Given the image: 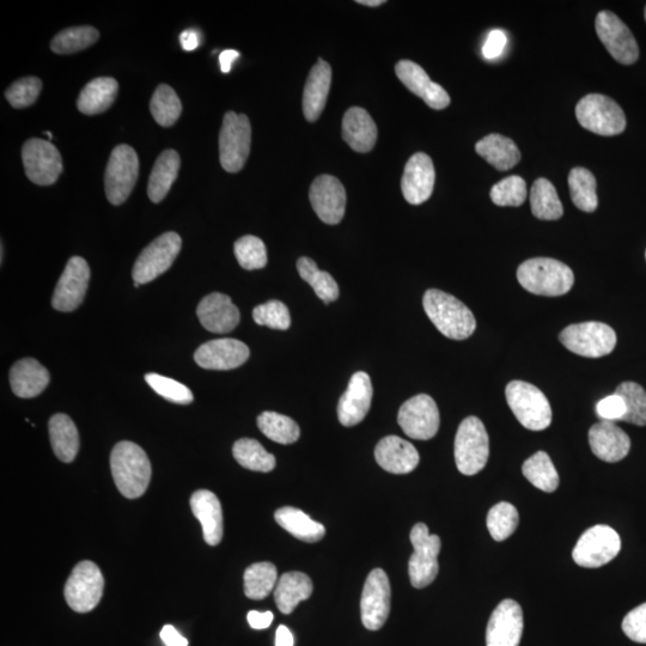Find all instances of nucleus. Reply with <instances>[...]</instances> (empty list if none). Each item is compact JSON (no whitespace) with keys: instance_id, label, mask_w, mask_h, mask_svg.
<instances>
[{"instance_id":"a19ab883","label":"nucleus","mask_w":646,"mask_h":646,"mask_svg":"<svg viewBox=\"0 0 646 646\" xmlns=\"http://www.w3.org/2000/svg\"><path fill=\"white\" fill-rule=\"evenodd\" d=\"M233 454L242 467L254 472L268 473L276 467V457L252 438H241L237 441L234 444Z\"/></svg>"},{"instance_id":"393cba45","label":"nucleus","mask_w":646,"mask_h":646,"mask_svg":"<svg viewBox=\"0 0 646 646\" xmlns=\"http://www.w3.org/2000/svg\"><path fill=\"white\" fill-rule=\"evenodd\" d=\"M591 452L600 460L615 463L624 460L630 453L631 440L626 432L614 422L601 420L589 430Z\"/></svg>"},{"instance_id":"338daca9","label":"nucleus","mask_w":646,"mask_h":646,"mask_svg":"<svg viewBox=\"0 0 646 646\" xmlns=\"http://www.w3.org/2000/svg\"><path fill=\"white\" fill-rule=\"evenodd\" d=\"M3 260H4V246H3V243H2V262H3Z\"/></svg>"},{"instance_id":"f03ea898","label":"nucleus","mask_w":646,"mask_h":646,"mask_svg":"<svg viewBox=\"0 0 646 646\" xmlns=\"http://www.w3.org/2000/svg\"><path fill=\"white\" fill-rule=\"evenodd\" d=\"M423 306L426 315L444 337L465 340L475 332L477 321L466 304L441 290L425 292Z\"/></svg>"},{"instance_id":"79ce46f5","label":"nucleus","mask_w":646,"mask_h":646,"mask_svg":"<svg viewBox=\"0 0 646 646\" xmlns=\"http://www.w3.org/2000/svg\"><path fill=\"white\" fill-rule=\"evenodd\" d=\"M245 594L248 599L264 600L278 583V571L272 563H255L245 571Z\"/></svg>"},{"instance_id":"7ed1b4c3","label":"nucleus","mask_w":646,"mask_h":646,"mask_svg":"<svg viewBox=\"0 0 646 646\" xmlns=\"http://www.w3.org/2000/svg\"><path fill=\"white\" fill-rule=\"evenodd\" d=\"M518 282L530 294L558 297L568 294L575 283L574 272L564 262L550 258L524 261L517 270Z\"/></svg>"},{"instance_id":"9d476101","label":"nucleus","mask_w":646,"mask_h":646,"mask_svg":"<svg viewBox=\"0 0 646 646\" xmlns=\"http://www.w3.org/2000/svg\"><path fill=\"white\" fill-rule=\"evenodd\" d=\"M139 174V158L130 145H118L109 157L105 175L109 203L118 206L129 199Z\"/></svg>"},{"instance_id":"423d86ee","label":"nucleus","mask_w":646,"mask_h":646,"mask_svg":"<svg viewBox=\"0 0 646 646\" xmlns=\"http://www.w3.org/2000/svg\"><path fill=\"white\" fill-rule=\"evenodd\" d=\"M252 126L245 114L228 112L219 133V160L225 172L237 173L245 167L251 152Z\"/></svg>"},{"instance_id":"f704fd0d","label":"nucleus","mask_w":646,"mask_h":646,"mask_svg":"<svg viewBox=\"0 0 646 646\" xmlns=\"http://www.w3.org/2000/svg\"><path fill=\"white\" fill-rule=\"evenodd\" d=\"M180 164V156L175 150L168 149L158 156L148 185V195L152 203H161L167 197L178 178Z\"/></svg>"},{"instance_id":"ddd939ff","label":"nucleus","mask_w":646,"mask_h":646,"mask_svg":"<svg viewBox=\"0 0 646 646\" xmlns=\"http://www.w3.org/2000/svg\"><path fill=\"white\" fill-rule=\"evenodd\" d=\"M620 550L619 534L613 528L599 524L582 534L572 551V558L582 568L597 569L612 562Z\"/></svg>"},{"instance_id":"412c9836","label":"nucleus","mask_w":646,"mask_h":646,"mask_svg":"<svg viewBox=\"0 0 646 646\" xmlns=\"http://www.w3.org/2000/svg\"><path fill=\"white\" fill-rule=\"evenodd\" d=\"M248 346L237 339L207 341L194 353L195 362L207 370H233L248 361Z\"/></svg>"},{"instance_id":"bf43d9fd","label":"nucleus","mask_w":646,"mask_h":646,"mask_svg":"<svg viewBox=\"0 0 646 646\" xmlns=\"http://www.w3.org/2000/svg\"><path fill=\"white\" fill-rule=\"evenodd\" d=\"M274 615L272 612L251 611L247 615L249 625L254 630L268 629L273 623Z\"/></svg>"},{"instance_id":"a18cd8bd","label":"nucleus","mask_w":646,"mask_h":646,"mask_svg":"<svg viewBox=\"0 0 646 646\" xmlns=\"http://www.w3.org/2000/svg\"><path fill=\"white\" fill-rule=\"evenodd\" d=\"M150 111L156 123L163 127L173 126L179 120L182 105L174 89L167 84H161L152 95Z\"/></svg>"},{"instance_id":"72a5a7b5","label":"nucleus","mask_w":646,"mask_h":646,"mask_svg":"<svg viewBox=\"0 0 646 646\" xmlns=\"http://www.w3.org/2000/svg\"><path fill=\"white\" fill-rule=\"evenodd\" d=\"M477 154L501 172L513 169L521 161V152L510 138L490 134L475 145Z\"/></svg>"},{"instance_id":"c756f323","label":"nucleus","mask_w":646,"mask_h":646,"mask_svg":"<svg viewBox=\"0 0 646 646\" xmlns=\"http://www.w3.org/2000/svg\"><path fill=\"white\" fill-rule=\"evenodd\" d=\"M50 380V373L34 358L21 359L14 364L10 371L12 392L22 399L35 398L40 395Z\"/></svg>"},{"instance_id":"6e6d98bb","label":"nucleus","mask_w":646,"mask_h":646,"mask_svg":"<svg viewBox=\"0 0 646 646\" xmlns=\"http://www.w3.org/2000/svg\"><path fill=\"white\" fill-rule=\"evenodd\" d=\"M621 627L631 641L646 644V602L632 609L624 618Z\"/></svg>"},{"instance_id":"c9c22d12","label":"nucleus","mask_w":646,"mask_h":646,"mask_svg":"<svg viewBox=\"0 0 646 646\" xmlns=\"http://www.w3.org/2000/svg\"><path fill=\"white\" fill-rule=\"evenodd\" d=\"M274 518L286 532L309 544L322 540L326 534L323 524L314 521L300 509L284 507L276 511Z\"/></svg>"},{"instance_id":"052dcab7","label":"nucleus","mask_w":646,"mask_h":646,"mask_svg":"<svg viewBox=\"0 0 646 646\" xmlns=\"http://www.w3.org/2000/svg\"><path fill=\"white\" fill-rule=\"evenodd\" d=\"M160 636L163 643L167 646H188L187 639L182 637L178 630H176L172 625L164 626Z\"/></svg>"},{"instance_id":"6ab92c4d","label":"nucleus","mask_w":646,"mask_h":646,"mask_svg":"<svg viewBox=\"0 0 646 646\" xmlns=\"http://www.w3.org/2000/svg\"><path fill=\"white\" fill-rule=\"evenodd\" d=\"M310 203L323 223L339 224L346 210V191L341 182L332 175H321L310 187Z\"/></svg>"},{"instance_id":"37998d69","label":"nucleus","mask_w":646,"mask_h":646,"mask_svg":"<svg viewBox=\"0 0 646 646\" xmlns=\"http://www.w3.org/2000/svg\"><path fill=\"white\" fill-rule=\"evenodd\" d=\"M571 200L578 209L594 212L599 206L596 194V179L593 173L585 168H574L569 175Z\"/></svg>"},{"instance_id":"a211bd4d","label":"nucleus","mask_w":646,"mask_h":646,"mask_svg":"<svg viewBox=\"0 0 646 646\" xmlns=\"http://www.w3.org/2000/svg\"><path fill=\"white\" fill-rule=\"evenodd\" d=\"M90 282L88 262L81 257H72L60 277L52 298V306L58 312L69 313L84 301Z\"/></svg>"},{"instance_id":"dca6fc26","label":"nucleus","mask_w":646,"mask_h":646,"mask_svg":"<svg viewBox=\"0 0 646 646\" xmlns=\"http://www.w3.org/2000/svg\"><path fill=\"white\" fill-rule=\"evenodd\" d=\"M595 28L603 46L618 63L635 64L639 47L635 36L620 18L609 11H601L596 17Z\"/></svg>"},{"instance_id":"e433bc0d","label":"nucleus","mask_w":646,"mask_h":646,"mask_svg":"<svg viewBox=\"0 0 646 646\" xmlns=\"http://www.w3.org/2000/svg\"><path fill=\"white\" fill-rule=\"evenodd\" d=\"M50 438L54 454L60 461L70 463L79 450V434L75 423L66 414H56L50 420Z\"/></svg>"},{"instance_id":"864d4df0","label":"nucleus","mask_w":646,"mask_h":646,"mask_svg":"<svg viewBox=\"0 0 646 646\" xmlns=\"http://www.w3.org/2000/svg\"><path fill=\"white\" fill-rule=\"evenodd\" d=\"M253 319L259 326H267L278 331H286L291 326L289 308L280 301L260 304L253 310Z\"/></svg>"},{"instance_id":"4468645a","label":"nucleus","mask_w":646,"mask_h":646,"mask_svg":"<svg viewBox=\"0 0 646 646\" xmlns=\"http://www.w3.org/2000/svg\"><path fill=\"white\" fill-rule=\"evenodd\" d=\"M22 160L28 179L39 186L56 184L63 173V158L51 142L32 138L24 143Z\"/></svg>"},{"instance_id":"c03bdc74","label":"nucleus","mask_w":646,"mask_h":646,"mask_svg":"<svg viewBox=\"0 0 646 646\" xmlns=\"http://www.w3.org/2000/svg\"><path fill=\"white\" fill-rule=\"evenodd\" d=\"M258 426L262 434L271 441L280 444H292L300 438V426L294 419L277 412H264L258 417Z\"/></svg>"},{"instance_id":"39448f33","label":"nucleus","mask_w":646,"mask_h":646,"mask_svg":"<svg viewBox=\"0 0 646 646\" xmlns=\"http://www.w3.org/2000/svg\"><path fill=\"white\" fill-rule=\"evenodd\" d=\"M490 456V440L485 425L477 417H468L459 426L455 437V462L462 474L483 471Z\"/></svg>"},{"instance_id":"13d9d810","label":"nucleus","mask_w":646,"mask_h":646,"mask_svg":"<svg viewBox=\"0 0 646 646\" xmlns=\"http://www.w3.org/2000/svg\"><path fill=\"white\" fill-rule=\"evenodd\" d=\"M508 44V36L503 30H492L487 36L483 47V54L486 59L495 60L502 56Z\"/></svg>"},{"instance_id":"09e8293b","label":"nucleus","mask_w":646,"mask_h":646,"mask_svg":"<svg viewBox=\"0 0 646 646\" xmlns=\"http://www.w3.org/2000/svg\"><path fill=\"white\" fill-rule=\"evenodd\" d=\"M615 393L625 402L626 414L623 422L637 426H646V392L636 382H624Z\"/></svg>"},{"instance_id":"0e129e2a","label":"nucleus","mask_w":646,"mask_h":646,"mask_svg":"<svg viewBox=\"0 0 646 646\" xmlns=\"http://www.w3.org/2000/svg\"><path fill=\"white\" fill-rule=\"evenodd\" d=\"M239 57H240V53L234 50H228V51L222 52L221 56H219V64H221L222 72L229 73L231 70V66H233V63Z\"/></svg>"},{"instance_id":"58836bf2","label":"nucleus","mask_w":646,"mask_h":646,"mask_svg":"<svg viewBox=\"0 0 646 646\" xmlns=\"http://www.w3.org/2000/svg\"><path fill=\"white\" fill-rule=\"evenodd\" d=\"M522 472L524 477L536 489L552 493L557 491L559 486V474L554 467L551 457L545 452H538L523 463Z\"/></svg>"},{"instance_id":"680f3d73","label":"nucleus","mask_w":646,"mask_h":646,"mask_svg":"<svg viewBox=\"0 0 646 646\" xmlns=\"http://www.w3.org/2000/svg\"><path fill=\"white\" fill-rule=\"evenodd\" d=\"M180 41L185 51L192 52L199 47V34L193 29L185 30L180 36Z\"/></svg>"},{"instance_id":"5fc2aeb1","label":"nucleus","mask_w":646,"mask_h":646,"mask_svg":"<svg viewBox=\"0 0 646 646\" xmlns=\"http://www.w3.org/2000/svg\"><path fill=\"white\" fill-rule=\"evenodd\" d=\"M41 89L42 82L38 77L21 78L10 85L5 91V97L14 108H27L38 100Z\"/></svg>"},{"instance_id":"6e6552de","label":"nucleus","mask_w":646,"mask_h":646,"mask_svg":"<svg viewBox=\"0 0 646 646\" xmlns=\"http://www.w3.org/2000/svg\"><path fill=\"white\" fill-rule=\"evenodd\" d=\"M576 117L585 130L600 136H617L626 129L623 109L617 102L601 94L583 97L576 106Z\"/></svg>"},{"instance_id":"aec40b11","label":"nucleus","mask_w":646,"mask_h":646,"mask_svg":"<svg viewBox=\"0 0 646 646\" xmlns=\"http://www.w3.org/2000/svg\"><path fill=\"white\" fill-rule=\"evenodd\" d=\"M522 608L514 600H504L493 611L486 629V646H518L523 635Z\"/></svg>"},{"instance_id":"cd10ccee","label":"nucleus","mask_w":646,"mask_h":646,"mask_svg":"<svg viewBox=\"0 0 646 646\" xmlns=\"http://www.w3.org/2000/svg\"><path fill=\"white\" fill-rule=\"evenodd\" d=\"M191 509L203 527L207 545L217 546L223 539V511L221 502L211 491L199 490L191 497Z\"/></svg>"},{"instance_id":"0eeeda50","label":"nucleus","mask_w":646,"mask_h":646,"mask_svg":"<svg viewBox=\"0 0 646 646\" xmlns=\"http://www.w3.org/2000/svg\"><path fill=\"white\" fill-rule=\"evenodd\" d=\"M560 343L575 355L601 358L617 345L614 329L602 322H582L566 327L559 335Z\"/></svg>"},{"instance_id":"f3484780","label":"nucleus","mask_w":646,"mask_h":646,"mask_svg":"<svg viewBox=\"0 0 646 646\" xmlns=\"http://www.w3.org/2000/svg\"><path fill=\"white\" fill-rule=\"evenodd\" d=\"M390 583L388 576L382 569H375L370 572L365 581L361 613L365 629L377 631L386 624L390 612Z\"/></svg>"},{"instance_id":"2f4dec72","label":"nucleus","mask_w":646,"mask_h":646,"mask_svg":"<svg viewBox=\"0 0 646 646\" xmlns=\"http://www.w3.org/2000/svg\"><path fill=\"white\" fill-rule=\"evenodd\" d=\"M313 590L314 585L309 576L303 572H286L274 588V600L280 612L290 614L295 611L298 603L312 596Z\"/></svg>"},{"instance_id":"c85d7f7f","label":"nucleus","mask_w":646,"mask_h":646,"mask_svg":"<svg viewBox=\"0 0 646 646\" xmlns=\"http://www.w3.org/2000/svg\"><path fill=\"white\" fill-rule=\"evenodd\" d=\"M332 84V69L325 60L319 59L309 73L303 93V113L310 123L320 118L325 109Z\"/></svg>"},{"instance_id":"bb28decb","label":"nucleus","mask_w":646,"mask_h":646,"mask_svg":"<svg viewBox=\"0 0 646 646\" xmlns=\"http://www.w3.org/2000/svg\"><path fill=\"white\" fill-rule=\"evenodd\" d=\"M375 459L389 473L408 474L417 468L420 456L412 443L398 436H387L377 444Z\"/></svg>"},{"instance_id":"603ef678","label":"nucleus","mask_w":646,"mask_h":646,"mask_svg":"<svg viewBox=\"0 0 646 646\" xmlns=\"http://www.w3.org/2000/svg\"><path fill=\"white\" fill-rule=\"evenodd\" d=\"M145 381L158 395L170 402H174V404L188 405L194 400L190 388L178 381L169 379V377L148 374L145 376Z\"/></svg>"},{"instance_id":"20e7f679","label":"nucleus","mask_w":646,"mask_h":646,"mask_svg":"<svg viewBox=\"0 0 646 646\" xmlns=\"http://www.w3.org/2000/svg\"><path fill=\"white\" fill-rule=\"evenodd\" d=\"M508 405L518 422L532 431L546 430L552 423V408L544 393L530 383L510 382L505 389Z\"/></svg>"},{"instance_id":"e2e57ef3","label":"nucleus","mask_w":646,"mask_h":646,"mask_svg":"<svg viewBox=\"0 0 646 646\" xmlns=\"http://www.w3.org/2000/svg\"><path fill=\"white\" fill-rule=\"evenodd\" d=\"M276 646H295V639L288 627L280 625L276 633Z\"/></svg>"},{"instance_id":"473e14b6","label":"nucleus","mask_w":646,"mask_h":646,"mask_svg":"<svg viewBox=\"0 0 646 646\" xmlns=\"http://www.w3.org/2000/svg\"><path fill=\"white\" fill-rule=\"evenodd\" d=\"M119 84L111 77H100L89 82L79 94L77 107L87 115L105 113L117 99Z\"/></svg>"},{"instance_id":"49530a36","label":"nucleus","mask_w":646,"mask_h":646,"mask_svg":"<svg viewBox=\"0 0 646 646\" xmlns=\"http://www.w3.org/2000/svg\"><path fill=\"white\" fill-rule=\"evenodd\" d=\"M100 38L99 30L90 26L63 30L51 42V50L57 54H75L93 46Z\"/></svg>"},{"instance_id":"7c9ffc66","label":"nucleus","mask_w":646,"mask_h":646,"mask_svg":"<svg viewBox=\"0 0 646 646\" xmlns=\"http://www.w3.org/2000/svg\"><path fill=\"white\" fill-rule=\"evenodd\" d=\"M377 126L370 114L363 108L352 107L344 115L343 138L350 148L357 152L374 149L377 140Z\"/></svg>"},{"instance_id":"4c0bfd02","label":"nucleus","mask_w":646,"mask_h":646,"mask_svg":"<svg viewBox=\"0 0 646 646\" xmlns=\"http://www.w3.org/2000/svg\"><path fill=\"white\" fill-rule=\"evenodd\" d=\"M530 205H532L533 215L542 221H557L564 213L556 187L547 179H538L534 182L530 192Z\"/></svg>"},{"instance_id":"b1692460","label":"nucleus","mask_w":646,"mask_h":646,"mask_svg":"<svg viewBox=\"0 0 646 646\" xmlns=\"http://www.w3.org/2000/svg\"><path fill=\"white\" fill-rule=\"evenodd\" d=\"M373 400V385L370 376L364 371H359L351 377L349 387L341 396L338 405L339 422L351 428L367 417Z\"/></svg>"},{"instance_id":"f8f14e48","label":"nucleus","mask_w":646,"mask_h":646,"mask_svg":"<svg viewBox=\"0 0 646 646\" xmlns=\"http://www.w3.org/2000/svg\"><path fill=\"white\" fill-rule=\"evenodd\" d=\"M181 247V237L176 233L158 236L140 253L134 264L132 271L134 286L138 288L140 284L150 283L167 272L178 258Z\"/></svg>"},{"instance_id":"774afa93","label":"nucleus","mask_w":646,"mask_h":646,"mask_svg":"<svg viewBox=\"0 0 646 646\" xmlns=\"http://www.w3.org/2000/svg\"><path fill=\"white\" fill-rule=\"evenodd\" d=\"M645 20H646V8H645Z\"/></svg>"},{"instance_id":"a878e982","label":"nucleus","mask_w":646,"mask_h":646,"mask_svg":"<svg viewBox=\"0 0 646 646\" xmlns=\"http://www.w3.org/2000/svg\"><path fill=\"white\" fill-rule=\"evenodd\" d=\"M197 315L207 331L217 334L234 331L241 319L240 310L231 298L219 292H213L201 300Z\"/></svg>"},{"instance_id":"4be33fe9","label":"nucleus","mask_w":646,"mask_h":646,"mask_svg":"<svg viewBox=\"0 0 646 646\" xmlns=\"http://www.w3.org/2000/svg\"><path fill=\"white\" fill-rule=\"evenodd\" d=\"M436 172L431 158L418 152L406 163L401 180V190L407 203L420 205L429 200L434 192Z\"/></svg>"},{"instance_id":"2eb2a0df","label":"nucleus","mask_w":646,"mask_h":646,"mask_svg":"<svg viewBox=\"0 0 646 646\" xmlns=\"http://www.w3.org/2000/svg\"><path fill=\"white\" fill-rule=\"evenodd\" d=\"M398 423L408 437L428 441L434 438L440 429V411L431 396L419 394L401 406Z\"/></svg>"},{"instance_id":"9b49d317","label":"nucleus","mask_w":646,"mask_h":646,"mask_svg":"<svg viewBox=\"0 0 646 646\" xmlns=\"http://www.w3.org/2000/svg\"><path fill=\"white\" fill-rule=\"evenodd\" d=\"M105 580L99 566L93 562L78 563L73 569L64 590L65 600L72 611L88 613L99 605Z\"/></svg>"},{"instance_id":"5701e85b","label":"nucleus","mask_w":646,"mask_h":646,"mask_svg":"<svg viewBox=\"0 0 646 646\" xmlns=\"http://www.w3.org/2000/svg\"><path fill=\"white\" fill-rule=\"evenodd\" d=\"M395 73L411 93L420 97L432 109L441 111L450 105L447 91L440 84L432 82L422 66L411 60H401L395 66Z\"/></svg>"},{"instance_id":"8fccbe9b","label":"nucleus","mask_w":646,"mask_h":646,"mask_svg":"<svg viewBox=\"0 0 646 646\" xmlns=\"http://www.w3.org/2000/svg\"><path fill=\"white\" fill-rule=\"evenodd\" d=\"M237 261L245 270H260L267 265L265 243L257 236L247 235L237 240L234 246Z\"/></svg>"},{"instance_id":"4d7b16f0","label":"nucleus","mask_w":646,"mask_h":646,"mask_svg":"<svg viewBox=\"0 0 646 646\" xmlns=\"http://www.w3.org/2000/svg\"><path fill=\"white\" fill-rule=\"evenodd\" d=\"M596 413L602 420L617 422L623 420L626 414V406L623 398L617 393L606 396L596 405Z\"/></svg>"},{"instance_id":"1a4fd4ad","label":"nucleus","mask_w":646,"mask_h":646,"mask_svg":"<svg viewBox=\"0 0 646 646\" xmlns=\"http://www.w3.org/2000/svg\"><path fill=\"white\" fill-rule=\"evenodd\" d=\"M410 538L414 552L408 562V574L413 587L423 589L436 580L440 571L438 554L441 552L442 542L440 536L430 534L424 523H417L413 527Z\"/></svg>"},{"instance_id":"69168bd1","label":"nucleus","mask_w":646,"mask_h":646,"mask_svg":"<svg viewBox=\"0 0 646 646\" xmlns=\"http://www.w3.org/2000/svg\"><path fill=\"white\" fill-rule=\"evenodd\" d=\"M357 3L365 6H380L386 2L385 0H358Z\"/></svg>"},{"instance_id":"3c124183","label":"nucleus","mask_w":646,"mask_h":646,"mask_svg":"<svg viewBox=\"0 0 646 646\" xmlns=\"http://www.w3.org/2000/svg\"><path fill=\"white\" fill-rule=\"evenodd\" d=\"M490 195L497 206H521L527 199L526 181L521 176H509L493 186Z\"/></svg>"},{"instance_id":"ea45409f","label":"nucleus","mask_w":646,"mask_h":646,"mask_svg":"<svg viewBox=\"0 0 646 646\" xmlns=\"http://www.w3.org/2000/svg\"><path fill=\"white\" fill-rule=\"evenodd\" d=\"M297 270L303 280L312 286L315 294L326 304L337 301L339 286L335 279L325 271H320L313 259L303 257L297 261Z\"/></svg>"},{"instance_id":"de8ad7c7","label":"nucleus","mask_w":646,"mask_h":646,"mask_svg":"<svg viewBox=\"0 0 646 646\" xmlns=\"http://www.w3.org/2000/svg\"><path fill=\"white\" fill-rule=\"evenodd\" d=\"M520 522V516L513 504L502 502L498 503L489 511L487 515V529L497 542H502L510 538L516 532Z\"/></svg>"},{"instance_id":"f257e3e1","label":"nucleus","mask_w":646,"mask_h":646,"mask_svg":"<svg viewBox=\"0 0 646 646\" xmlns=\"http://www.w3.org/2000/svg\"><path fill=\"white\" fill-rule=\"evenodd\" d=\"M114 483L126 498L142 497L151 480V463L148 455L136 443L120 442L111 455Z\"/></svg>"}]
</instances>
